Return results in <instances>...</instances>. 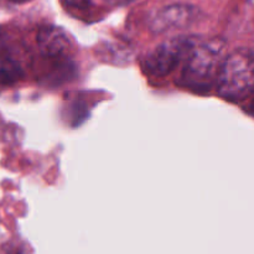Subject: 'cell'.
Instances as JSON below:
<instances>
[{
	"label": "cell",
	"instance_id": "obj_3",
	"mask_svg": "<svg viewBox=\"0 0 254 254\" xmlns=\"http://www.w3.org/2000/svg\"><path fill=\"white\" fill-rule=\"evenodd\" d=\"M200 40L197 36H176L165 40L144 56L143 69L154 77L168 76L179 64H184Z\"/></svg>",
	"mask_w": 254,
	"mask_h": 254
},
{
	"label": "cell",
	"instance_id": "obj_6",
	"mask_svg": "<svg viewBox=\"0 0 254 254\" xmlns=\"http://www.w3.org/2000/svg\"><path fill=\"white\" fill-rule=\"evenodd\" d=\"M24 77L21 64L9 56H0V84L11 86Z\"/></svg>",
	"mask_w": 254,
	"mask_h": 254
},
{
	"label": "cell",
	"instance_id": "obj_7",
	"mask_svg": "<svg viewBox=\"0 0 254 254\" xmlns=\"http://www.w3.org/2000/svg\"><path fill=\"white\" fill-rule=\"evenodd\" d=\"M64 5H66L69 9H77V10H83L88 6L89 0H61Z\"/></svg>",
	"mask_w": 254,
	"mask_h": 254
},
{
	"label": "cell",
	"instance_id": "obj_1",
	"mask_svg": "<svg viewBox=\"0 0 254 254\" xmlns=\"http://www.w3.org/2000/svg\"><path fill=\"white\" fill-rule=\"evenodd\" d=\"M225 57L223 40H200L184 61L181 86L198 93L212 89Z\"/></svg>",
	"mask_w": 254,
	"mask_h": 254
},
{
	"label": "cell",
	"instance_id": "obj_8",
	"mask_svg": "<svg viewBox=\"0 0 254 254\" xmlns=\"http://www.w3.org/2000/svg\"><path fill=\"white\" fill-rule=\"evenodd\" d=\"M104 2L109 5H127L130 4V2L135 1V0H103Z\"/></svg>",
	"mask_w": 254,
	"mask_h": 254
},
{
	"label": "cell",
	"instance_id": "obj_5",
	"mask_svg": "<svg viewBox=\"0 0 254 254\" xmlns=\"http://www.w3.org/2000/svg\"><path fill=\"white\" fill-rule=\"evenodd\" d=\"M36 42L40 52L49 59H59L69 54L71 40L66 31L54 25H45L37 31Z\"/></svg>",
	"mask_w": 254,
	"mask_h": 254
},
{
	"label": "cell",
	"instance_id": "obj_4",
	"mask_svg": "<svg viewBox=\"0 0 254 254\" xmlns=\"http://www.w3.org/2000/svg\"><path fill=\"white\" fill-rule=\"evenodd\" d=\"M201 16L200 10L190 4H171L156 10L149 17V29L154 34H165L185 29L195 24Z\"/></svg>",
	"mask_w": 254,
	"mask_h": 254
},
{
	"label": "cell",
	"instance_id": "obj_9",
	"mask_svg": "<svg viewBox=\"0 0 254 254\" xmlns=\"http://www.w3.org/2000/svg\"><path fill=\"white\" fill-rule=\"evenodd\" d=\"M29 0H0V2H10V4H22Z\"/></svg>",
	"mask_w": 254,
	"mask_h": 254
},
{
	"label": "cell",
	"instance_id": "obj_2",
	"mask_svg": "<svg viewBox=\"0 0 254 254\" xmlns=\"http://www.w3.org/2000/svg\"><path fill=\"white\" fill-rule=\"evenodd\" d=\"M253 52L241 49L225 57L218 72L216 88L218 96L227 101L241 102L253 93Z\"/></svg>",
	"mask_w": 254,
	"mask_h": 254
}]
</instances>
